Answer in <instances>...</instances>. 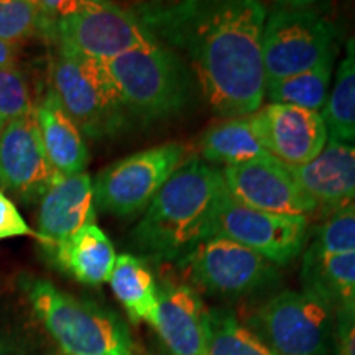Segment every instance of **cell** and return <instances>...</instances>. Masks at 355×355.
<instances>
[{"mask_svg":"<svg viewBox=\"0 0 355 355\" xmlns=\"http://www.w3.org/2000/svg\"><path fill=\"white\" fill-rule=\"evenodd\" d=\"M135 15L158 43L186 58L204 99L219 117H243L263 107L266 10L260 2L148 3Z\"/></svg>","mask_w":355,"mask_h":355,"instance_id":"cell-1","label":"cell"},{"mask_svg":"<svg viewBox=\"0 0 355 355\" xmlns=\"http://www.w3.org/2000/svg\"><path fill=\"white\" fill-rule=\"evenodd\" d=\"M229 193L219 168L193 157L173 173L133 229L135 257L180 265L216 235Z\"/></svg>","mask_w":355,"mask_h":355,"instance_id":"cell-2","label":"cell"},{"mask_svg":"<svg viewBox=\"0 0 355 355\" xmlns=\"http://www.w3.org/2000/svg\"><path fill=\"white\" fill-rule=\"evenodd\" d=\"M19 285L64 355H135L128 327L112 311L32 275H21Z\"/></svg>","mask_w":355,"mask_h":355,"instance_id":"cell-3","label":"cell"},{"mask_svg":"<svg viewBox=\"0 0 355 355\" xmlns=\"http://www.w3.org/2000/svg\"><path fill=\"white\" fill-rule=\"evenodd\" d=\"M130 121H163L183 112L194 94L193 73L175 51L153 42L105 63Z\"/></svg>","mask_w":355,"mask_h":355,"instance_id":"cell-4","label":"cell"},{"mask_svg":"<svg viewBox=\"0 0 355 355\" xmlns=\"http://www.w3.org/2000/svg\"><path fill=\"white\" fill-rule=\"evenodd\" d=\"M51 89L87 139H109L132 123L102 61L58 48L51 66Z\"/></svg>","mask_w":355,"mask_h":355,"instance_id":"cell-5","label":"cell"},{"mask_svg":"<svg viewBox=\"0 0 355 355\" xmlns=\"http://www.w3.org/2000/svg\"><path fill=\"white\" fill-rule=\"evenodd\" d=\"M247 326L277 355H336V309L306 291L270 296Z\"/></svg>","mask_w":355,"mask_h":355,"instance_id":"cell-6","label":"cell"},{"mask_svg":"<svg viewBox=\"0 0 355 355\" xmlns=\"http://www.w3.org/2000/svg\"><path fill=\"white\" fill-rule=\"evenodd\" d=\"M51 43L89 60L107 61L157 42L135 12L107 2H74L53 21Z\"/></svg>","mask_w":355,"mask_h":355,"instance_id":"cell-7","label":"cell"},{"mask_svg":"<svg viewBox=\"0 0 355 355\" xmlns=\"http://www.w3.org/2000/svg\"><path fill=\"white\" fill-rule=\"evenodd\" d=\"M336 30L318 8L303 3L275 7L263 25V68L266 84L313 68L336 48Z\"/></svg>","mask_w":355,"mask_h":355,"instance_id":"cell-8","label":"cell"},{"mask_svg":"<svg viewBox=\"0 0 355 355\" xmlns=\"http://www.w3.org/2000/svg\"><path fill=\"white\" fill-rule=\"evenodd\" d=\"M186 146L170 141L141 150L104 168L96 176V209L115 217H132L145 212L159 189L183 165Z\"/></svg>","mask_w":355,"mask_h":355,"instance_id":"cell-9","label":"cell"},{"mask_svg":"<svg viewBox=\"0 0 355 355\" xmlns=\"http://www.w3.org/2000/svg\"><path fill=\"white\" fill-rule=\"evenodd\" d=\"M180 266L199 290L225 301L265 295L279 283L277 265L224 237L201 243Z\"/></svg>","mask_w":355,"mask_h":355,"instance_id":"cell-10","label":"cell"},{"mask_svg":"<svg viewBox=\"0 0 355 355\" xmlns=\"http://www.w3.org/2000/svg\"><path fill=\"white\" fill-rule=\"evenodd\" d=\"M309 235L308 217L270 214L227 196L217 219L214 237L241 243L279 268L303 254Z\"/></svg>","mask_w":355,"mask_h":355,"instance_id":"cell-11","label":"cell"},{"mask_svg":"<svg viewBox=\"0 0 355 355\" xmlns=\"http://www.w3.org/2000/svg\"><path fill=\"white\" fill-rule=\"evenodd\" d=\"M229 196L252 209L270 214L309 217L319 214L316 202L291 175L290 168L273 157L220 168Z\"/></svg>","mask_w":355,"mask_h":355,"instance_id":"cell-12","label":"cell"},{"mask_svg":"<svg viewBox=\"0 0 355 355\" xmlns=\"http://www.w3.org/2000/svg\"><path fill=\"white\" fill-rule=\"evenodd\" d=\"M44 152L37 112L12 119L0 132V186L21 201H35L61 180Z\"/></svg>","mask_w":355,"mask_h":355,"instance_id":"cell-13","label":"cell"},{"mask_svg":"<svg viewBox=\"0 0 355 355\" xmlns=\"http://www.w3.org/2000/svg\"><path fill=\"white\" fill-rule=\"evenodd\" d=\"M270 157L288 168L308 165L329 141L321 114L288 104L263 105L257 110Z\"/></svg>","mask_w":355,"mask_h":355,"instance_id":"cell-14","label":"cell"},{"mask_svg":"<svg viewBox=\"0 0 355 355\" xmlns=\"http://www.w3.org/2000/svg\"><path fill=\"white\" fill-rule=\"evenodd\" d=\"M153 327L170 355H207L209 309L194 286L163 283Z\"/></svg>","mask_w":355,"mask_h":355,"instance_id":"cell-15","label":"cell"},{"mask_svg":"<svg viewBox=\"0 0 355 355\" xmlns=\"http://www.w3.org/2000/svg\"><path fill=\"white\" fill-rule=\"evenodd\" d=\"M92 224H96L94 186L86 171L61 178L40 199L37 232L46 248Z\"/></svg>","mask_w":355,"mask_h":355,"instance_id":"cell-16","label":"cell"},{"mask_svg":"<svg viewBox=\"0 0 355 355\" xmlns=\"http://www.w3.org/2000/svg\"><path fill=\"white\" fill-rule=\"evenodd\" d=\"M290 171L322 217L355 201V145L329 140L313 162Z\"/></svg>","mask_w":355,"mask_h":355,"instance_id":"cell-17","label":"cell"},{"mask_svg":"<svg viewBox=\"0 0 355 355\" xmlns=\"http://www.w3.org/2000/svg\"><path fill=\"white\" fill-rule=\"evenodd\" d=\"M35 112L44 152L55 170L63 178L84 173L89 162L86 140L51 87L35 105Z\"/></svg>","mask_w":355,"mask_h":355,"instance_id":"cell-18","label":"cell"},{"mask_svg":"<svg viewBox=\"0 0 355 355\" xmlns=\"http://www.w3.org/2000/svg\"><path fill=\"white\" fill-rule=\"evenodd\" d=\"M48 252L56 266L87 286L109 282L117 260L112 242L96 224L86 225Z\"/></svg>","mask_w":355,"mask_h":355,"instance_id":"cell-19","label":"cell"},{"mask_svg":"<svg viewBox=\"0 0 355 355\" xmlns=\"http://www.w3.org/2000/svg\"><path fill=\"white\" fill-rule=\"evenodd\" d=\"M199 152L219 170L268 157L257 112L214 123L199 139Z\"/></svg>","mask_w":355,"mask_h":355,"instance_id":"cell-20","label":"cell"},{"mask_svg":"<svg viewBox=\"0 0 355 355\" xmlns=\"http://www.w3.org/2000/svg\"><path fill=\"white\" fill-rule=\"evenodd\" d=\"M301 285L303 291L334 309L355 301V252L324 254L306 247L301 263Z\"/></svg>","mask_w":355,"mask_h":355,"instance_id":"cell-21","label":"cell"},{"mask_svg":"<svg viewBox=\"0 0 355 355\" xmlns=\"http://www.w3.org/2000/svg\"><path fill=\"white\" fill-rule=\"evenodd\" d=\"M109 283L132 322L153 326L158 311V286L144 260L132 254L117 255Z\"/></svg>","mask_w":355,"mask_h":355,"instance_id":"cell-22","label":"cell"},{"mask_svg":"<svg viewBox=\"0 0 355 355\" xmlns=\"http://www.w3.org/2000/svg\"><path fill=\"white\" fill-rule=\"evenodd\" d=\"M336 56L337 48L327 53L313 68L282 81L266 84L265 97H268L272 104L296 105L313 112H321L329 96Z\"/></svg>","mask_w":355,"mask_h":355,"instance_id":"cell-23","label":"cell"},{"mask_svg":"<svg viewBox=\"0 0 355 355\" xmlns=\"http://www.w3.org/2000/svg\"><path fill=\"white\" fill-rule=\"evenodd\" d=\"M329 140L355 144V51L347 44V55L339 64L334 86L321 112Z\"/></svg>","mask_w":355,"mask_h":355,"instance_id":"cell-24","label":"cell"},{"mask_svg":"<svg viewBox=\"0 0 355 355\" xmlns=\"http://www.w3.org/2000/svg\"><path fill=\"white\" fill-rule=\"evenodd\" d=\"M207 355H277L229 309L209 311Z\"/></svg>","mask_w":355,"mask_h":355,"instance_id":"cell-25","label":"cell"},{"mask_svg":"<svg viewBox=\"0 0 355 355\" xmlns=\"http://www.w3.org/2000/svg\"><path fill=\"white\" fill-rule=\"evenodd\" d=\"M308 247L324 254L355 252V201L322 217L321 224L309 235Z\"/></svg>","mask_w":355,"mask_h":355,"instance_id":"cell-26","label":"cell"},{"mask_svg":"<svg viewBox=\"0 0 355 355\" xmlns=\"http://www.w3.org/2000/svg\"><path fill=\"white\" fill-rule=\"evenodd\" d=\"M44 35V13L40 2L0 0V40L24 44L26 40Z\"/></svg>","mask_w":355,"mask_h":355,"instance_id":"cell-27","label":"cell"},{"mask_svg":"<svg viewBox=\"0 0 355 355\" xmlns=\"http://www.w3.org/2000/svg\"><path fill=\"white\" fill-rule=\"evenodd\" d=\"M35 109L28 81L19 68L0 69V119L12 121Z\"/></svg>","mask_w":355,"mask_h":355,"instance_id":"cell-28","label":"cell"},{"mask_svg":"<svg viewBox=\"0 0 355 355\" xmlns=\"http://www.w3.org/2000/svg\"><path fill=\"white\" fill-rule=\"evenodd\" d=\"M25 235L35 237L40 243H43L42 235L26 224L12 199L0 191V241L12 237H25Z\"/></svg>","mask_w":355,"mask_h":355,"instance_id":"cell-29","label":"cell"},{"mask_svg":"<svg viewBox=\"0 0 355 355\" xmlns=\"http://www.w3.org/2000/svg\"><path fill=\"white\" fill-rule=\"evenodd\" d=\"M336 355H355V301L336 308Z\"/></svg>","mask_w":355,"mask_h":355,"instance_id":"cell-30","label":"cell"},{"mask_svg":"<svg viewBox=\"0 0 355 355\" xmlns=\"http://www.w3.org/2000/svg\"><path fill=\"white\" fill-rule=\"evenodd\" d=\"M21 44L8 43L0 40V69L19 68Z\"/></svg>","mask_w":355,"mask_h":355,"instance_id":"cell-31","label":"cell"},{"mask_svg":"<svg viewBox=\"0 0 355 355\" xmlns=\"http://www.w3.org/2000/svg\"><path fill=\"white\" fill-rule=\"evenodd\" d=\"M0 355H26V352L13 343L10 337L0 332Z\"/></svg>","mask_w":355,"mask_h":355,"instance_id":"cell-32","label":"cell"},{"mask_svg":"<svg viewBox=\"0 0 355 355\" xmlns=\"http://www.w3.org/2000/svg\"><path fill=\"white\" fill-rule=\"evenodd\" d=\"M347 44H349V46H350V48H352V50L355 51V37H354L352 40H349V43H347Z\"/></svg>","mask_w":355,"mask_h":355,"instance_id":"cell-33","label":"cell"},{"mask_svg":"<svg viewBox=\"0 0 355 355\" xmlns=\"http://www.w3.org/2000/svg\"><path fill=\"white\" fill-rule=\"evenodd\" d=\"M6 121H2V119H0V132H2V128H3V125H6Z\"/></svg>","mask_w":355,"mask_h":355,"instance_id":"cell-34","label":"cell"}]
</instances>
